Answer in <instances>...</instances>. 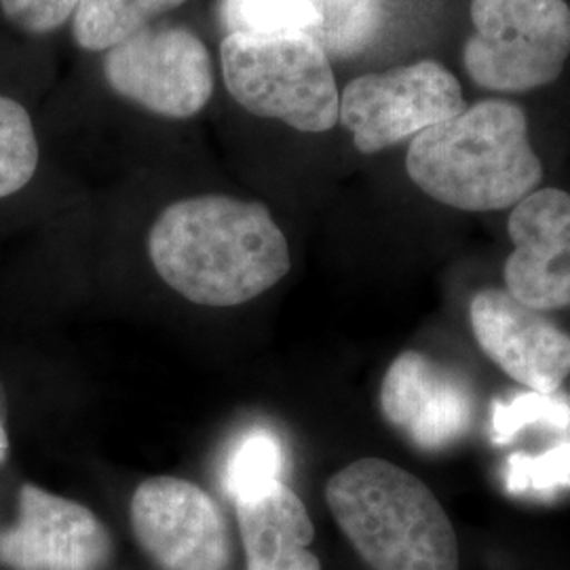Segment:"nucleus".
Returning a JSON list of instances; mask_svg holds the SVG:
<instances>
[{
    "instance_id": "nucleus-17",
    "label": "nucleus",
    "mask_w": 570,
    "mask_h": 570,
    "mask_svg": "<svg viewBox=\"0 0 570 570\" xmlns=\"http://www.w3.org/2000/svg\"><path fill=\"white\" fill-rule=\"evenodd\" d=\"M41 161L39 138L28 110L0 96V199H7L35 178Z\"/></svg>"
},
{
    "instance_id": "nucleus-9",
    "label": "nucleus",
    "mask_w": 570,
    "mask_h": 570,
    "mask_svg": "<svg viewBox=\"0 0 570 570\" xmlns=\"http://www.w3.org/2000/svg\"><path fill=\"white\" fill-rule=\"evenodd\" d=\"M112 539L81 503L37 484H23L18 522L0 532V564L9 570H104Z\"/></svg>"
},
{
    "instance_id": "nucleus-7",
    "label": "nucleus",
    "mask_w": 570,
    "mask_h": 570,
    "mask_svg": "<svg viewBox=\"0 0 570 570\" xmlns=\"http://www.w3.org/2000/svg\"><path fill=\"white\" fill-rule=\"evenodd\" d=\"M102 72L122 100L176 121L199 115L214 94L209 51L186 26H146L104 53Z\"/></svg>"
},
{
    "instance_id": "nucleus-4",
    "label": "nucleus",
    "mask_w": 570,
    "mask_h": 570,
    "mask_svg": "<svg viewBox=\"0 0 570 570\" xmlns=\"http://www.w3.org/2000/svg\"><path fill=\"white\" fill-rule=\"evenodd\" d=\"M220 63L226 91L247 112L305 134H322L338 122V87L315 37L226 35Z\"/></svg>"
},
{
    "instance_id": "nucleus-8",
    "label": "nucleus",
    "mask_w": 570,
    "mask_h": 570,
    "mask_svg": "<svg viewBox=\"0 0 570 570\" xmlns=\"http://www.w3.org/2000/svg\"><path fill=\"white\" fill-rule=\"evenodd\" d=\"M129 520L144 553L161 570H228L233 564L225 511L188 480H144L131 497Z\"/></svg>"
},
{
    "instance_id": "nucleus-14",
    "label": "nucleus",
    "mask_w": 570,
    "mask_h": 570,
    "mask_svg": "<svg viewBox=\"0 0 570 570\" xmlns=\"http://www.w3.org/2000/svg\"><path fill=\"white\" fill-rule=\"evenodd\" d=\"M287 452L275 429L254 425L239 433L226 450L220 484L233 503L256 497L285 482Z\"/></svg>"
},
{
    "instance_id": "nucleus-15",
    "label": "nucleus",
    "mask_w": 570,
    "mask_h": 570,
    "mask_svg": "<svg viewBox=\"0 0 570 570\" xmlns=\"http://www.w3.org/2000/svg\"><path fill=\"white\" fill-rule=\"evenodd\" d=\"M186 0H79L72 39L85 51H108Z\"/></svg>"
},
{
    "instance_id": "nucleus-22",
    "label": "nucleus",
    "mask_w": 570,
    "mask_h": 570,
    "mask_svg": "<svg viewBox=\"0 0 570 570\" xmlns=\"http://www.w3.org/2000/svg\"><path fill=\"white\" fill-rule=\"evenodd\" d=\"M9 454V431H7V391L0 383V463Z\"/></svg>"
},
{
    "instance_id": "nucleus-12",
    "label": "nucleus",
    "mask_w": 570,
    "mask_h": 570,
    "mask_svg": "<svg viewBox=\"0 0 570 570\" xmlns=\"http://www.w3.org/2000/svg\"><path fill=\"white\" fill-rule=\"evenodd\" d=\"M389 425L421 450H442L461 440L473 421L468 385L425 353H400L381 385Z\"/></svg>"
},
{
    "instance_id": "nucleus-21",
    "label": "nucleus",
    "mask_w": 570,
    "mask_h": 570,
    "mask_svg": "<svg viewBox=\"0 0 570 570\" xmlns=\"http://www.w3.org/2000/svg\"><path fill=\"white\" fill-rule=\"evenodd\" d=\"M77 4L79 0H0V11L23 35L45 37L60 30Z\"/></svg>"
},
{
    "instance_id": "nucleus-2",
    "label": "nucleus",
    "mask_w": 570,
    "mask_h": 570,
    "mask_svg": "<svg viewBox=\"0 0 570 570\" xmlns=\"http://www.w3.org/2000/svg\"><path fill=\"white\" fill-rule=\"evenodd\" d=\"M410 180L440 204L463 212L515 207L543 180L518 104L484 100L412 138Z\"/></svg>"
},
{
    "instance_id": "nucleus-18",
    "label": "nucleus",
    "mask_w": 570,
    "mask_h": 570,
    "mask_svg": "<svg viewBox=\"0 0 570 570\" xmlns=\"http://www.w3.org/2000/svg\"><path fill=\"white\" fill-rule=\"evenodd\" d=\"M320 28L315 39L336 56H353L366 47L381 26L379 0H315Z\"/></svg>"
},
{
    "instance_id": "nucleus-13",
    "label": "nucleus",
    "mask_w": 570,
    "mask_h": 570,
    "mask_svg": "<svg viewBox=\"0 0 570 570\" xmlns=\"http://www.w3.org/2000/svg\"><path fill=\"white\" fill-rule=\"evenodd\" d=\"M245 570H322L311 543L315 527L303 499L285 482L235 503Z\"/></svg>"
},
{
    "instance_id": "nucleus-6",
    "label": "nucleus",
    "mask_w": 570,
    "mask_h": 570,
    "mask_svg": "<svg viewBox=\"0 0 570 570\" xmlns=\"http://www.w3.org/2000/svg\"><path fill=\"white\" fill-rule=\"evenodd\" d=\"M463 110L456 77L440 61L421 60L353 79L341 96L338 121L360 153L374 155Z\"/></svg>"
},
{
    "instance_id": "nucleus-20",
    "label": "nucleus",
    "mask_w": 570,
    "mask_h": 570,
    "mask_svg": "<svg viewBox=\"0 0 570 570\" xmlns=\"http://www.w3.org/2000/svg\"><path fill=\"white\" fill-rule=\"evenodd\" d=\"M530 425L567 429L570 425V404L556 393H530L515 397L511 404H497L492 414L494 440L508 442L520 429Z\"/></svg>"
},
{
    "instance_id": "nucleus-1",
    "label": "nucleus",
    "mask_w": 570,
    "mask_h": 570,
    "mask_svg": "<svg viewBox=\"0 0 570 570\" xmlns=\"http://www.w3.org/2000/svg\"><path fill=\"white\" fill-rule=\"evenodd\" d=\"M148 256L165 284L202 306L245 305L292 268L268 207L228 195L167 205L148 230Z\"/></svg>"
},
{
    "instance_id": "nucleus-11",
    "label": "nucleus",
    "mask_w": 570,
    "mask_h": 570,
    "mask_svg": "<svg viewBox=\"0 0 570 570\" xmlns=\"http://www.w3.org/2000/svg\"><path fill=\"white\" fill-rule=\"evenodd\" d=\"M505 289L537 311L570 306V195L541 188L513 207Z\"/></svg>"
},
{
    "instance_id": "nucleus-16",
    "label": "nucleus",
    "mask_w": 570,
    "mask_h": 570,
    "mask_svg": "<svg viewBox=\"0 0 570 570\" xmlns=\"http://www.w3.org/2000/svg\"><path fill=\"white\" fill-rule=\"evenodd\" d=\"M220 21L228 35L315 37L320 13L315 0H220Z\"/></svg>"
},
{
    "instance_id": "nucleus-10",
    "label": "nucleus",
    "mask_w": 570,
    "mask_h": 570,
    "mask_svg": "<svg viewBox=\"0 0 570 570\" xmlns=\"http://www.w3.org/2000/svg\"><path fill=\"white\" fill-rule=\"evenodd\" d=\"M471 330L490 360L532 393H558L570 376V334L508 289H482L469 305Z\"/></svg>"
},
{
    "instance_id": "nucleus-5",
    "label": "nucleus",
    "mask_w": 570,
    "mask_h": 570,
    "mask_svg": "<svg viewBox=\"0 0 570 570\" xmlns=\"http://www.w3.org/2000/svg\"><path fill=\"white\" fill-rule=\"evenodd\" d=\"M463 61L489 91L522 94L556 81L570 56L564 0H473Z\"/></svg>"
},
{
    "instance_id": "nucleus-19",
    "label": "nucleus",
    "mask_w": 570,
    "mask_h": 570,
    "mask_svg": "<svg viewBox=\"0 0 570 570\" xmlns=\"http://www.w3.org/2000/svg\"><path fill=\"white\" fill-rule=\"evenodd\" d=\"M505 487L513 494L570 490V442L543 454H513L505 468Z\"/></svg>"
},
{
    "instance_id": "nucleus-3",
    "label": "nucleus",
    "mask_w": 570,
    "mask_h": 570,
    "mask_svg": "<svg viewBox=\"0 0 570 570\" xmlns=\"http://www.w3.org/2000/svg\"><path fill=\"white\" fill-rule=\"evenodd\" d=\"M327 508L374 570H459L449 513L428 484L395 463L366 456L336 471Z\"/></svg>"
}]
</instances>
